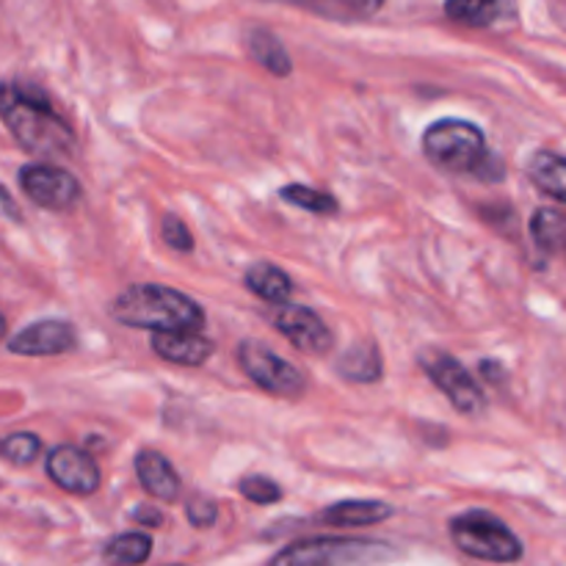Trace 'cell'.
<instances>
[{
  "mask_svg": "<svg viewBox=\"0 0 566 566\" xmlns=\"http://www.w3.org/2000/svg\"><path fill=\"white\" fill-rule=\"evenodd\" d=\"M133 520L142 525H153V528H158L160 523H164V514L158 512V509H149V506H138L136 512H133Z\"/></svg>",
  "mask_w": 566,
  "mask_h": 566,
  "instance_id": "83f0119b",
  "label": "cell"
},
{
  "mask_svg": "<svg viewBox=\"0 0 566 566\" xmlns=\"http://www.w3.org/2000/svg\"><path fill=\"white\" fill-rule=\"evenodd\" d=\"M247 48L249 55H252L258 64H263L271 75H291V55H287V50L282 48V42L271 31H265V28H252V31L247 33Z\"/></svg>",
  "mask_w": 566,
  "mask_h": 566,
  "instance_id": "2e32d148",
  "label": "cell"
},
{
  "mask_svg": "<svg viewBox=\"0 0 566 566\" xmlns=\"http://www.w3.org/2000/svg\"><path fill=\"white\" fill-rule=\"evenodd\" d=\"M247 287L263 302L285 304L293 293V280L271 263H252L247 271Z\"/></svg>",
  "mask_w": 566,
  "mask_h": 566,
  "instance_id": "9a60e30c",
  "label": "cell"
},
{
  "mask_svg": "<svg viewBox=\"0 0 566 566\" xmlns=\"http://www.w3.org/2000/svg\"><path fill=\"white\" fill-rule=\"evenodd\" d=\"M186 517L193 528H210L219 517V509H216L213 501H205V497H193L186 506Z\"/></svg>",
  "mask_w": 566,
  "mask_h": 566,
  "instance_id": "4316f807",
  "label": "cell"
},
{
  "mask_svg": "<svg viewBox=\"0 0 566 566\" xmlns=\"http://www.w3.org/2000/svg\"><path fill=\"white\" fill-rule=\"evenodd\" d=\"M0 202H3L6 208H9V216H11V219H17V216H20V210H17V205H11V202H9V193H6V188H0Z\"/></svg>",
  "mask_w": 566,
  "mask_h": 566,
  "instance_id": "f546056e",
  "label": "cell"
},
{
  "mask_svg": "<svg viewBox=\"0 0 566 566\" xmlns=\"http://www.w3.org/2000/svg\"><path fill=\"white\" fill-rule=\"evenodd\" d=\"M274 324L298 352L313 354V357H321V354L332 352V346H335L329 326L310 307H282L276 313Z\"/></svg>",
  "mask_w": 566,
  "mask_h": 566,
  "instance_id": "30bf717a",
  "label": "cell"
},
{
  "mask_svg": "<svg viewBox=\"0 0 566 566\" xmlns=\"http://www.w3.org/2000/svg\"><path fill=\"white\" fill-rule=\"evenodd\" d=\"M114 318L133 329L155 332H199L205 313L191 296L166 285L138 282L125 287L114 302Z\"/></svg>",
  "mask_w": 566,
  "mask_h": 566,
  "instance_id": "7a4b0ae2",
  "label": "cell"
},
{
  "mask_svg": "<svg viewBox=\"0 0 566 566\" xmlns=\"http://www.w3.org/2000/svg\"><path fill=\"white\" fill-rule=\"evenodd\" d=\"M398 553L387 542L352 539V536H315L287 545L269 566H381Z\"/></svg>",
  "mask_w": 566,
  "mask_h": 566,
  "instance_id": "3957f363",
  "label": "cell"
},
{
  "mask_svg": "<svg viewBox=\"0 0 566 566\" xmlns=\"http://www.w3.org/2000/svg\"><path fill=\"white\" fill-rule=\"evenodd\" d=\"M392 517L390 503L381 501H340L321 512V523L326 525H343V528H363V525L385 523Z\"/></svg>",
  "mask_w": 566,
  "mask_h": 566,
  "instance_id": "5bb4252c",
  "label": "cell"
},
{
  "mask_svg": "<svg viewBox=\"0 0 566 566\" xmlns=\"http://www.w3.org/2000/svg\"><path fill=\"white\" fill-rule=\"evenodd\" d=\"M153 553V539L147 534H119L103 547V562L108 566H138Z\"/></svg>",
  "mask_w": 566,
  "mask_h": 566,
  "instance_id": "d6986e66",
  "label": "cell"
},
{
  "mask_svg": "<svg viewBox=\"0 0 566 566\" xmlns=\"http://www.w3.org/2000/svg\"><path fill=\"white\" fill-rule=\"evenodd\" d=\"M503 0H448L446 14L470 28H486L501 17Z\"/></svg>",
  "mask_w": 566,
  "mask_h": 566,
  "instance_id": "44dd1931",
  "label": "cell"
},
{
  "mask_svg": "<svg viewBox=\"0 0 566 566\" xmlns=\"http://www.w3.org/2000/svg\"><path fill=\"white\" fill-rule=\"evenodd\" d=\"M20 186L31 202L48 210H70L81 199V186L66 169L50 164H28L20 169Z\"/></svg>",
  "mask_w": 566,
  "mask_h": 566,
  "instance_id": "ba28073f",
  "label": "cell"
},
{
  "mask_svg": "<svg viewBox=\"0 0 566 566\" xmlns=\"http://www.w3.org/2000/svg\"><path fill=\"white\" fill-rule=\"evenodd\" d=\"M48 475L55 486L70 495H92L99 486L97 462L75 446H61L50 451Z\"/></svg>",
  "mask_w": 566,
  "mask_h": 566,
  "instance_id": "9c48e42d",
  "label": "cell"
},
{
  "mask_svg": "<svg viewBox=\"0 0 566 566\" xmlns=\"http://www.w3.org/2000/svg\"><path fill=\"white\" fill-rule=\"evenodd\" d=\"M3 332H6V321H3V315H0V337H3Z\"/></svg>",
  "mask_w": 566,
  "mask_h": 566,
  "instance_id": "4dcf8cb0",
  "label": "cell"
},
{
  "mask_svg": "<svg viewBox=\"0 0 566 566\" xmlns=\"http://www.w3.org/2000/svg\"><path fill=\"white\" fill-rule=\"evenodd\" d=\"M160 232H164L166 247L175 249V252H191L193 249L191 232H188V227L177 216H166L164 224H160Z\"/></svg>",
  "mask_w": 566,
  "mask_h": 566,
  "instance_id": "484cf974",
  "label": "cell"
},
{
  "mask_svg": "<svg viewBox=\"0 0 566 566\" xmlns=\"http://www.w3.org/2000/svg\"><path fill=\"white\" fill-rule=\"evenodd\" d=\"M280 199H285V202L296 205V208L302 210H310V213H321V216H335L337 210H340V205L335 202L332 193L315 191V188L310 186H285L280 191Z\"/></svg>",
  "mask_w": 566,
  "mask_h": 566,
  "instance_id": "603a6c76",
  "label": "cell"
},
{
  "mask_svg": "<svg viewBox=\"0 0 566 566\" xmlns=\"http://www.w3.org/2000/svg\"><path fill=\"white\" fill-rule=\"evenodd\" d=\"M77 346V335L66 321H36L9 340V352L20 357H55Z\"/></svg>",
  "mask_w": 566,
  "mask_h": 566,
  "instance_id": "8fae6325",
  "label": "cell"
},
{
  "mask_svg": "<svg viewBox=\"0 0 566 566\" xmlns=\"http://www.w3.org/2000/svg\"><path fill=\"white\" fill-rule=\"evenodd\" d=\"M238 490H241V495L247 501L258 503V506H269V503L282 501V486L274 479H269V475H247L238 484Z\"/></svg>",
  "mask_w": 566,
  "mask_h": 566,
  "instance_id": "d4e9b609",
  "label": "cell"
},
{
  "mask_svg": "<svg viewBox=\"0 0 566 566\" xmlns=\"http://www.w3.org/2000/svg\"><path fill=\"white\" fill-rule=\"evenodd\" d=\"M313 11L332 20H365L381 9L385 0H307Z\"/></svg>",
  "mask_w": 566,
  "mask_h": 566,
  "instance_id": "7402d4cb",
  "label": "cell"
},
{
  "mask_svg": "<svg viewBox=\"0 0 566 566\" xmlns=\"http://www.w3.org/2000/svg\"><path fill=\"white\" fill-rule=\"evenodd\" d=\"M420 368L429 374V379L440 387L448 396V401L459 409L468 418H479L486 409V396L479 387V381L470 376V370L464 368L459 359H453L451 354H446L442 348H426L420 354Z\"/></svg>",
  "mask_w": 566,
  "mask_h": 566,
  "instance_id": "52a82bcc",
  "label": "cell"
},
{
  "mask_svg": "<svg viewBox=\"0 0 566 566\" xmlns=\"http://www.w3.org/2000/svg\"><path fill=\"white\" fill-rule=\"evenodd\" d=\"M423 153L437 169L475 177L490 158L484 133L468 119H440L429 125L423 133Z\"/></svg>",
  "mask_w": 566,
  "mask_h": 566,
  "instance_id": "277c9868",
  "label": "cell"
},
{
  "mask_svg": "<svg viewBox=\"0 0 566 566\" xmlns=\"http://www.w3.org/2000/svg\"><path fill=\"white\" fill-rule=\"evenodd\" d=\"M335 370L348 381H357V385H368L381 376V357L374 346L368 343H357L348 352H343L337 357Z\"/></svg>",
  "mask_w": 566,
  "mask_h": 566,
  "instance_id": "e0dca14e",
  "label": "cell"
},
{
  "mask_svg": "<svg viewBox=\"0 0 566 566\" xmlns=\"http://www.w3.org/2000/svg\"><path fill=\"white\" fill-rule=\"evenodd\" d=\"M136 475L144 490L158 501H175L180 495V475L169 459L158 451H142L136 457Z\"/></svg>",
  "mask_w": 566,
  "mask_h": 566,
  "instance_id": "4fadbf2b",
  "label": "cell"
},
{
  "mask_svg": "<svg viewBox=\"0 0 566 566\" xmlns=\"http://www.w3.org/2000/svg\"><path fill=\"white\" fill-rule=\"evenodd\" d=\"M238 365L254 385L263 387L271 396L298 398L307 390V379H304L302 370L260 340H243L238 346Z\"/></svg>",
  "mask_w": 566,
  "mask_h": 566,
  "instance_id": "8992f818",
  "label": "cell"
},
{
  "mask_svg": "<svg viewBox=\"0 0 566 566\" xmlns=\"http://www.w3.org/2000/svg\"><path fill=\"white\" fill-rule=\"evenodd\" d=\"M0 119L28 153L55 158L72 155L75 136L50 105L48 92L36 83H0Z\"/></svg>",
  "mask_w": 566,
  "mask_h": 566,
  "instance_id": "6da1fadb",
  "label": "cell"
},
{
  "mask_svg": "<svg viewBox=\"0 0 566 566\" xmlns=\"http://www.w3.org/2000/svg\"><path fill=\"white\" fill-rule=\"evenodd\" d=\"M451 539L457 542L459 551L481 562L514 564L523 558V542L506 528L503 520L481 509L451 520Z\"/></svg>",
  "mask_w": 566,
  "mask_h": 566,
  "instance_id": "5b68a950",
  "label": "cell"
},
{
  "mask_svg": "<svg viewBox=\"0 0 566 566\" xmlns=\"http://www.w3.org/2000/svg\"><path fill=\"white\" fill-rule=\"evenodd\" d=\"M528 175L539 191L551 193L553 199L564 202L566 199V164H564L562 155L551 153V149H542V153H536L534 160L528 164Z\"/></svg>",
  "mask_w": 566,
  "mask_h": 566,
  "instance_id": "ac0fdd59",
  "label": "cell"
},
{
  "mask_svg": "<svg viewBox=\"0 0 566 566\" xmlns=\"http://www.w3.org/2000/svg\"><path fill=\"white\" fill-rule=\"evenodd\" d=\"M479 368H481V374H484L490 381H501L503 379V368L497 363H492V359H484Z\"/></svg>",
  "mask_w": 566,
  "mask_h": 566,
  "instance_id": "f1b7e54d",
  "label": "cell"
},
{
  "mask_svg": "<svg viewBox=\"0 0 566 566\" xmlns=\"http://www.w3.org/2000/svg\"><path fill=\"white\" fill-rule=\"evenodd\" d=\"M153 348L166 363L188 365V368H197L213 357V343L199 332H155Z\"/></svg>",
  "mask_w": 566,
  "mask_h": 566,
  "instance_id": "7c38bea8",
  "label": "cell"
},
{
  "mask_svg": "<svg viewBox=\"0 0 566 566\" xmlns=\"http://www.w3.org/2000/svg\"><path fill=\"white\" fill-rule=\"evenodd\" d=\"M531 235H534L536 247L545 254H556L564 249L566 241V224L564 213L558 208H539L531 219Z\"/></svg>",
  "mask_w": 566,
  "mask_h": 566,
  "instance_id": "ffe728a7",
  "label": "cell"
},
{
  "mask_svg": "<svg viewBox=\"0 0 566 566\" xmlns=\"http://www.w3.org/2000/svg\"><path fill=\"white\" fill-rule=\"evenodd\" d=\"M39 448H42V442H39L36 434H28V431H17V434H9V437H3V440H0V459H6V462L25 468V464H31L33 459H36Z\"/></svg>",
  "mask_w": 566,
  "mask_h": 566,
  "instance_id": "cb8c5ba5",
  "label": "cell"
}]
</instances>
